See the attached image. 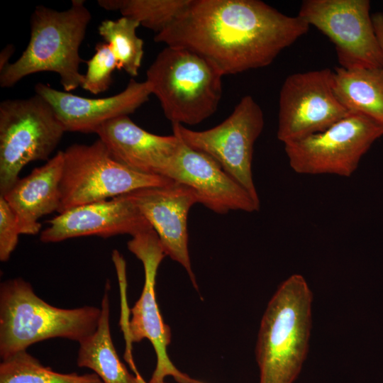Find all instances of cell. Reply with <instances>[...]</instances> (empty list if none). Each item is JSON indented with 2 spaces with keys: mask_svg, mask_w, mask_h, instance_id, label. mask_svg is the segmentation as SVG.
I'll return each instance as SVG.
<instances>
[{
  "mask_svg": "<svg viewBox=\"0 0 383 383\" xmlns=\"http://www.w3.org/2000/svg\"><path fill=\"white\" fill-rule=\"evenodd\" d=\"M0 383H103L95 374L60 373L45 367L26 350L0 363Z\"/></svg>",
  "mask_w": 383,
  "mask_h": 383,
  "instance_id": "21",
  "label": "cell"
},
{
  "mask_svg": "<svg viewBox=\"0 0 383 383\" xmlns=\"http://www.w3.org/2000/svg\"><path fill=\"white\" fill-rule=\"evenodd\" d=\"M297 16L331 40L340 67L383 68L369 0H304Z\"/></svg>",
  "mask_w": 383,
  "mask_h": 383,
  "instance_id": "10",
  "label": "cell"
},
{
  "mask_svg": "<svg viewBox=\"0 0 383 383\" xmlns=\"http://www.w3.org/2000/svg\"><path fill=\"white\" fill-rule=\"evenodd\" d=\"M91 15L84 1L72 0L62 11L38 6L30 17V36L21 55L0 71V85L9 88L23 77L40 72H55L69 92L81 87L83 60L79 48Z\"/></svg>",
  "mask_w": 383,
  "mask_h": 383,
  "instance_id": "2",
  "label": "cell"
},
{
  "mask_svg": "<svg viewBox=\"0 0 383 383\" xmlns=\"http://www.w3.org/2000/svg\"><path fill=\"white\" fill-rule=\"evenodd\" d=\"M96 134L111 154L130 168L170 179L181 140L174 134L158 135L137 126L128 116L103 124Z\"/></svg>",
  "mask_w": 383,
  "mask_h": 383,
  "instance_id": "17",
  "label": "cell"
},
{
  "mask_svg": "<svg viewBox=\"0 0 383 383\" xmlns=\"http://www.w3.org/2000/svg\"><path fill=\"white\" fill-rule=\"evenodd\" d=\"M35 91L53 109L65 132L96 133L105 123L128 116L145 103L150 94L148 82L131 79L120 93L111 96L90 99L57 90L38 83Z\"/></svg>",
  "mask_w": 383,
  "mask_h": 383,
  "instance_id": "15",
  "label": "cell"
},
{
  "mask_svg": "<svg viewBox=\"0 0 383 383\" xmlns=\"http://www.w3.org/2000/svg\"><path fill=\"white\" fill-rule=\"evenodd\" d=\"M63 164L64 152L58 151L43 165L18 178L2 196L13 211L21 234L38 233L41 229L40 218L57 212Z\"/></svg>",
  "mask_w": 383,
  "mask_h": 383,
  "instance_id": "18",
  "label": "cell"
},
{
  "mask_svg": "<svg viewBox=\"0 0 383 383\" xmlns=\"http://www.w3.org/2000/svg\"><path fill=\"white\" fill-rule=\"evenodd\" d=\"M21 231L17 218L6 199L0 196V260H9Z\"/></svg>",
  "mask_w": 383,
  "mask_h": 383,
  "instance_id": "25",
  "label": "cell"
},
{
  "mask_svg": "<svg viewBox=\"0 0 383 383\" xmlns=\"http://www.w3.org/2000/svg\"><path fill=\"white\" fill-rule=\"evenodd\" d=\"M140 26L136 20L123 16L116 20H104L99 26V33L108 43L123 69L131 77H136L143 56V41L136 34Z\"/></svg>",
  "mask_w": 383,
  "mask_h": 383,
  "instance_id": "22",
  "label": "cell"
},
{
  "mask_svg": "<svg viewBox=\"0 0 383 383\" xmlns=\"http://www.w3.org/2000/svg\"><path fill=\"white\" fill-rule=\"evenodd\" d=\"M107 287L101 303V316L96 331L79 343L77 364L91 370L103 383H138L120 360L110 329V300Z\"/></svg>",
  "mask_w": 383,
  "mask_h": 383,
  "instance_id": "19",
  "label": "cell"
},
{
  "mask_svg": "<svg viewBox=\"0 0 383 383\" xmlns=\"http://www.w3.org/2000/svg\"><path fill=\"white\" fill-rule=\"evenodd\" d=\"M65 132L50 104L38 94L0 104V196L28 163L48 160Z\"/></svg>",
  "mask_w": 383,
  "mask_h": 383,
  "instance_id": "7",
  "label": "cell"
},
{
  "mask_svg": "<svg viewBox=\"0 0 383 383\" xmlns=\"http://www.w3.org/2000/svg\"><path fill=\"white\" fill-rule=\"evenodd\" d=\"M170 179L192 187L199 203L218 214H226L231 211L253 212L260 207L218 162L190 148L182 140Z\"/></svg>",
  "mask_w": 383,
  "mask_h": 383,
  "instance_id": "16",
  "label": "cell"
},
{
  "mask_svg": "<svg viewBox=\"0 0 383 383\" xmlns=\"http://www.w3.org/2000/svg\"><path fill=\"white\" fill-rule=\"evenodd\" d=\"M383 136V125L350 113L323 131L284 143L292 169L301 174L350 177L372 144Z\"/></svg>",
  "mask_w": 383,
  "mask_h": 383,
  "instance_id": "8",
  "label": "cell"
},
{
  "mask_svg": "<svg viewBox=\"0 0 383 383\" xmlns=\"http://www.w3.org/2000/svg\"><path fill=\"white\" fill-rule=\"evenodd\" d=\"M95 50L94 55L87 61V70L81 87L98 94L109 89L112 83V74L118 68V64L106 42L97 43Z\"/></svg>",
  "mask_w": 383,
  "mask_h": 383,
  "instance_id": "24",
  "label": "cell"
},
{
  "mask_svg": "<svg viewBox=\"0 0 383 383\" xmlns=\"http://www.w3.org/2000/svg\"><path fill=\"white\" fill-rule=\"evenodd\" d=\"M127 247L142 262L145 272L140 296L131 309V318L125 326L127 342L131 345L145 338L152 343L156 354V366L149 383L163 382L168 376L179 383H194L197 380L179 371L167 353L171 331L160 312L155 290L157 269L166 256L159 238L152 229L133 236Z\"/></svg>",
  "mask_w": 383,
  "mask_h": 383,
  "instance_id": "11",
  "label": "cell"
},
{
  "mask_svg": "<svg viewBox=\"0 0 383 383\" xmlns=\"http://www.w3.org/2000/svg\"><path fill=\"white\" fill-rule=\"evenodd\" d=\"M127 195L156 232L165 255L185 269L198 290L189 254L187 231L189 211L199 203L196 193L192 187L175 182L138 189Z\"/></svg>",
  "mask_w": 383,
  "mask_h": 383,
  "instance_id": "13",
  "label": "cell"
},
{
  "mask_svg": "<svg viewBox=\"0 0 383 383\" xmlns=\"http://www.w3.org/2000/svg\"><path fill=\"white\" fill-rule=\"evenodd\" d=\"M127 361L128 362L131 369L133 370V372H134V374L137 379V381H138V383H149V382H147L144 380V379L143 378V377L140 375V374L139 373V372L138 371V370L136 369V367L133 362V360L132 357H130L127 360ZM157 383H167V382H165V381L163 382H157Z\"/></svg>",
  "mask_w": 383,
  "mask_h": 383,
  "instance_id": "28",
  "label": "cell"
},
{
  "mask_svg": "<svg viewBox=\"0 0 383 383\" xmlns=\"http://www.w3.org/2000/svg\"><path fill=\"white\" fill-rule=\"evenodd\" d=\"M42 231L43 243H57L83 236L132 237L153 229L126 194L68 209L48 221Z\"/></svg>",
  "mask_w": 383,
  "mask_h": 383,
  "instance_id": "14",
  "label": "cell"
},
{
  "mask_svg": "<svg viewBox=\"0 0 383 383\" xmlns=\"http://www.w3.org/2000/svg\"><path fill=\"white\" fill-rule=\"evenodd\" d=\"M265 121L260 105L250 95L243 96L231 114L208 130L196 131L172 123L173 134L190 148L213 159L259 204L252 172L255 143Z\"/></svg>",
  "mask_w": 383,
  "mask_h": 383,
  "instance_id": "9",
  "label": "cell"
},
{
  "mask_svg": "<svg viewBox=\"0 0 383 383\" xmlns=\"http://www.w3.org/2000/svg\"><path fill=\"white\" fill-rule=\"evenodd\" d=\"M333 88L349 112L364 114L383 125V68L336 67Z\"/></svg>",
  "mask_w": 383,
  "mask_h": 383,
  "instance_id": "20",
  "label": "cell"
},
{
  "mask_svg": "<svg viewBox=\"0 0 383 383\" xmlns=\"http://www.w3.org/2000/svg\"><path fill=\"white\" fill-rule=\"evenodd\" d=\"M14 48L11 45H7L1 52L0 55V71H1L8 64L9 60L13 52Z\"/></svg>",
  "mask_w": 383,
  "mask_h": 383,
  "instance_id": "27",
  "label": "cell"
},
{
  "mask_svg": "<svg viewBox=\"0 0 383 383\" xmlns=\"http://www.w3.org/2000/svg\"><path fill=\"white\" fill-rule=\"evenodd\" d=\"M333 71L325 68L289 75L279 98L277 137L284 144L325 131L350 112L335 96Z\"/></svg>",
  "mask_w": 383,
  "mask_h": 383,
  "instance_id": "12",
  "label": "cell"
},
{
  "mask_svg": "<svg viewBox=\"0 0 383 383\" xmlns=\"http://www.w3.org/2000/svg\"><path fill=\"white\" fill-rule=\"evenodd\" d=\"M190 0H99L109 11H119L123 16L138 21L157 33L161 32L185 9Z\"/></svg>",
  "mask_w": 383,
  "mask_h": 383,
  "instance_id": "23",
  "label": "cell"
},
{
  "mask_svg": "<svg viewBox=\"0 0 383 383\" xmlns=\"http://www.w3.org/2000/svg\"><path fill=\"white\" fill-rule=\"evenodd\" d=\"M63 152L59 213L138 189L175 182L130 168L118 161L99 138L91 144L71 145Z\"/></svg>",
  "mask_w": 383,
  "mask_h": 383,
  "instance_id": "6",
  "label": "cell"
},
{
  "mask_svg": "<svg viewBox=\"0 0 383 383\" xmlns=\"http://www.w3.org/2000/svg\"><path fill=\"white\" fill-rule=\"evenodd\" d=\"M146 76L152 94L172 123L196 125L218 109L223 75L191 50L167 46L158 53Z\"/></svg>",
  "mask_w": 383,
  "mask_h": 383,
  "instance_id": "5",
  "label": "cell"
},
{
  "mask_svg": "<svg viewBox=\"0 0 383 383\" xmlns=\"http://www.w3.org/2000/svg\"><path fill=\"white\" fill-rule=\"evenodd\" d=\"M309 27L260 0H190L154 40L191 50L226 75L270 65Z\"/></svg>",
  "mask_w": 383,
  "mask_h": 383,
  "instance_id": "1",
  "label": "cell"
},
{
  "mask_svg": "<svg viewBox=\"0 0 383 383\" xmlns=\"http://www.w3.org/2000/svg\"><path fill=\"white\" fill-rule=\"evenodd\" d=\"M372 21L379 46L383 54V13L377 12L372 13Z\"/></svg>",
  "mask_w": 383,
  "mask_h": 383,
  "instance_id": "26",
  "label": "cell"
},
{
  "mask_svg": "<svg viewBox=\"0 0 383 383\" xmlns=\"http://www.w3.org/2000/svg\"><path fill=\"white\" fill-rule=\"evenodd\" d=\"M101 308L62 309L45 302L21 277L0 286V357L6 360L54 338L80 343L96 329Z\"/></svg>",
  "mask_w": 383,
  "mask_h": 383,
  "instance_id": "4",
  "label": "cell"
},
{
  "mask_svg": "<svg viewBox=\"0 0 383 383\" xmlns=\"http://www.w3.org/2000/svg\"><path fill=\"white\" fill-rule=\"evenodd\" d=\"M312 293L301 274L283 282L262 316L255 349L259 383H294L306 359Z\"/></svg>",
  "mask_w": 383,
  "mask_h": 383,
  "instance_id": "3",
  "label": "cell"
},
{
  "mask_svg": "<svg viewBox=\"0 0 383 383\" xmlns=\"http://www.w3.org/2000/svg\"><path fill=\"white\" fill-rule=\"evenodd\" d=\"M194 383H201V382H199L196 381V382H195Z\"/></svg>",
  "mask_w": 383,
  "mask_h": 383,
  "instance_id": "29",
  "label": "cell"
}]
</instances>
